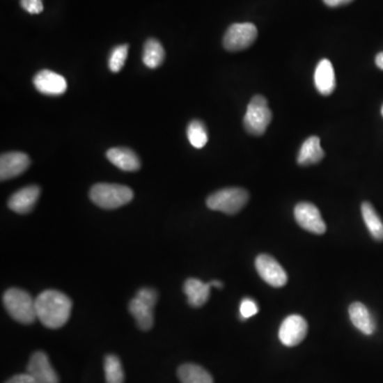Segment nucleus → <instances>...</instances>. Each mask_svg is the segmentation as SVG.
<instances>
[{
    "label": "nucleus",
    "mask_w": 383,
    "mask_h": 383,
    "mask_svg": "<svg viewBox=\"0 0 383 383\" xmlns=\"http://www.w3.org/2000/svg\"><path fill=\"white\" fill-rule=\"evenodd\" d=\"M27 373L38 383H59V377L50 364L47 354L36 352L32 354L28 363Z\"/></svg>",
    "instance_id": "obj_13"
},
{
    "label": "nucleus",
    "mask_w": 383,
    "mask_h": 383,
    "mask_svg": "<svg viewBox=\"0 0 383 383\" xmlns=\"http://www.w3.org/2000/svg\"><path fill=\"white\" fill-rule=\"evenodd\" d=\"M211 284L205 283L199 279L189 278L185 283V293L187 302L194 308L203 306L208 302L211 291Z\"/></svg>",
    "instance_id": "obj_18"
},
{
    "label": "nucleus",
    "mask_w": 383,
    "mask_h": 383,
    "mask_svg": "<svg viewBox=\"0 0 383 383\" xmlns=\"http://www.w3.org/2000/svg\"><path fill=\"white\" fill-rule=\"evenodd\" d=\"M325 153L320 146V140L318 136H310L304 141V144L300 147L298 153L297 162L302 166L316 164L320 162L324 158Z\"/></svg>",
    "instance_id": "obj_19"
},
{
    "label": "nucleus",
    "mask_w": 383,
    "mask_h": 383,
    "mask_svg": "<svg viewBox=\"0 0 383 383\" xmlns=\"http://www.w3.org/2000/svg\"><path fill=\"white\" fill-rule=\"evenodd\" d=\"M375 62H376V65L378 66L380 70H383V52L377 54Z\"/></svg>",
    "instance_id": "obj_30"
},
{
    "label": "nucleus",
    "mask_w": 383,
    "mask_h": 383,
    "mask_svg": "<svg viewBox=\"0 0 383 383\" xmlns=\"http://www.w3.org/2000/svg\"><path fill=\"white\" fill-rule=\"evenodd\" d=\"M308 324L302 316L292 314L282 322L279 329V338L288 347H294L306 338Z\"/></svg>",
    "instance_id": "obj_10"
},
{
    "label": "nucleus",
    "mask_w": 383,
    "mask_h": 383,
    "mask_svg": "<svg viewBox=\"0 0 383 383\" xmlns=\"http://www.w3.org/2000/svg\"><path fill=\"white\" fill-rule=\"evenodd\" d=\"M322 1L328 7L338 8L341 7V6L348 5V3H352L354 0H322Z\"/></svg>",
    "instance_id": "obj_29"
},
{
    "label": "nucleus",
    "mask_w": 383,
    "mask_h": 383,
    "mask_svg": "<svg viewBox=\"0 0 383 383\" xmlns=\"http://www.w3.org/2000/svg\"><path fill=\"white\" fill-rule=\"evenodd\" d=\"M256 269L260 277L273 288H282L288 282L286 272L272 256H258L256 259Z\"/></svg>",
    "instance_id": "obj_9"
},
{
    "label": "nucleus",
    "mask_w": 383,
    "mask_h": 383,
    "mask_svg": "<svg viewBox=\"0 0 383 383\" xmlns=\"http://www.w3.org/2000/svg\"><path fill=\"white\" fill-rule=\"evenodd\" d=\"M350 318L352 325L362 334L370 336L376 330V322L370 314V310L361 302H354L350 304Z\"/></svg>",
    "instance_id": "obj_17"
},
{
    "label": "nucleus",
    "mask_w": 383,
    "mask_h": 383,
    "mask_svg": "<svg viewBox=\"0 0 383 383\" xmlns=\"http://www.w3.org/2000/svg\"><path fill=\"white\" fill-rule=\"evenodd\" d=\"M90 198L102 209H118L132 201L133 192L126 185L98 183L91 189Z\"/></svg>",
    "instance_id": "obj_2"
},
{
    "label": "nucleus",
    "mask_w": 383,
    "mask_h": 383,
    "mask_svg": "<svg viewBox=\"0 0 383 383\" xmlns=\"http://www.w3.org/2000/svg\"><path fill=\"white\" fill-rule=\"evenodd\" d=\"M249 199V194L241 187H228L219 189L207 198V207L213 211L225 214L235 215L239 213Z\"/></svg>",
    "instance_id": "obj_4"
},
{
    "label": "nucleus",
    "mask_w": 383,
    "mask_h": 383,
    "mask_svg": "<svg viewBox=\"0 0 383 383\" xmlns=\"http://www.w3.org/2000/svg\"><path fill=\"white\" fill-rule=\"evenodd\" d=\"M158 300V293L153 289L144 288L136 293L129 304V310L140 329L147 331L153 326V309Z\"/></svg>",
    "instance_id": "obj_6"
},
{
    "label": "nucleus",
    "mask_w": 383,
    "mask_h": 383,
    "mask_svg": "<svg viewBox=\"0 0 383 383\" xmlns=\"http://www.w3.org/2000/svg\"><path fill=\"white\" fill-rule=\"evenodd\" d=\"M165 52L160 42L156 38L147 40L143 50V63L149 68H157L163 63Z\"/></svg>",
    "instance_id": "obj_22"
},
{
    "label": "nucleus",
    "mask_w": 383,
    "mask_h": 383,
    "mask_svg": "<svg viewBox=\"0 0 383 383\" xmlns=\"http://www.w3.org/2000/svg\"><path fill=\"white\" fill-rule=\"evenodd\" d=\"M210 284H211V286H217L219 289L223 288V283L221 281H217V280H213V281L210 282Z\"/></svg>",
    "instance_id": "obj_31"
},
{
    "label": "nucleus",
    "mask_w": 383,
    "mask_h": 383,
    "mask_svg": "<svg viewBox=\"0 0 383 383\" xmlns=\"http://www.w3.org/2000/svg\"><path fill=\"white\" fill-rule=\"evenodd\" d=\"M29 157L19 151L3 153L0 158V178L1 181L15 178L27 171L30 166Z\"/></svg>",
    "instance_id": "obj_11"
},
{
    "label": "nucleus",
    "mask_w": 383,
    "mask_h": 383,
    "mask_svg": "<svg viewBox=\"0 0 383 383\" xmlns=\"http://www.w3.org/2000/svg\"><path fill=\"white\" fill-rule=\"evenodd\" d=\"M129 46L127 44L115 47L111 52L109 58V68L111 72H118L126 63L127 56H128Z\"/></svg>",
    "instance_id": "obj_25"
},
{
    "label": "nucleus",
    "mask_w": 383,
    "mask_h": 383,
    "mask_svg": "<svg viewBox=\"0 0 383 383\" xmlns=\"http://www.w3.org/2000/svg\"><path fill=\"white\" fill-rule=\"evenodd\" d=\"M258 311H259V309H258V306L255 300L251 299V298H245V299L242 300L241 306H240V312H241L242 318H243L244 320L256 315Z\"/></svg>",
    "instance_id": "obj_26"
},
{
    "label": "nucleus",
    "mask_w": 383,
    "mask_h": 383,
    "mask_svg": "<svg viewBox=\"0 0 383 383\" xmlns=\"http://www.w3.org/2000/svg\"><path fill=\"white\" fill-rule=\"evenodd\" d=\"M40 194H41L40 187L28 185V187L15 192L10 197L8 205L13 212L18 213V214H27L33 210L34 205L38 203Z\"/></svg>",
    "instance_id": "obj_14"
},
{
    "label": "nucleus",
    "mask_w": 383,
    "mask_h": 383,
    "mask_svg": "<svg viewBox=\"0 0 383 383\" xmlns=\"http://www.w3.org/2000/svg\"><path fill=\"white\" fill-rule=\"evenodd\" d=\"M72 300L61 292L47 290L36 298V318L50 329L63 327L72 312Z\"/></svg>",
    "instance_id": "obj_1"
},
{
    "label": "nucleus",
    "mask_w": 383,
    "mask_h": 383,
    "mask_svg": "<svg viewBox=\"0 0 383 383\" xmlns=\"http://www.w3.org/2000/svg\"><path fill=\"white\" fill-rule=\"evenodd\" d=\"M6 310L16 322L30 325L36 320V299L21 289H10L3 295Z\"/></svg>",
    "instance_id": "obj_3"
},
{
    "label": "nucleus",
    "mask_w": 383,
    "mask_h": 383,
    "mask_svg": "<svg viewBox=\"0 0 383 383\" xmlns=\"http://www.w3.org/2000/svg\"><path fill=\"white\" fill-rule=\"evenodd\" d=\"M272 122V111L268 108L267 100L257 95L248 104L244 116V127L249 134L263 136Z\"/></svg>",
    "instance_id": "obj_5"
},
{
    "label": "nucleus",
    "mask_w": 383,
    "mask_h": 383,
    "mask_svg": "<svg viewBox=\"0 0 383 383\" xmlns=\"http://www.w3.org/2000/svg\"><path fill=\"white\" fill-rule=\"evenodd\" d=\"M6 383H38L36 379L28 374L16 375V376L12 377Z\"/></svg>",
    "instance_id": "obj_28"
},
{
    "label": "nucleus",
    "mask_w": 383,
    "mask_h": 383,
    "mask_svg": "<svg viewBox=\"0 0 383 383\" xmlns=\"http://www.w3.org/2000/svg\"><path fill=\"white\" fill-rule=\"evenodd\" d=\"M294 217L302 229L314 235H324L326 233V224L322 219L320 210L313 203H298L294 210Z\"/></svg>",
    "instance_id": "obj_8"
},
{
    "label": "nucleus",
    "mask_w": 383,
    "mask_h": 383,
    "mask_svg": "<svg viewBox=\"0 0 383 383\" xmlns=\"http://www.w3.org/2000/svg\"><path fill=\"white\" fill-rule=\"evenodd\" d=\"M21 6L30 14H40L43 12V0H21Z\"/></svg>",
    "instance_id": "obj_27"
},
{
    "label": "nucleus",
    "mask_w": 383,
    "mask_h": 383,
    "mask_svg": "<svg viewBox=\"0 0 383 383\" xmlns=\"http://www.w3.org/2000/svg\"><path fill=\"white\" fill-rule=\"evenodd\" d=\"M104 375L107 383H124L125 374L120 359L109 354L104 359Z\"/></svg>",
    "instance_id": "obj_23"
},
{
    "label": "nucleus",
    "mask_w": 383,
    "mask_h": 383,
    "mask_svg": "<svg viewBox=\"0 0 383 383\" xmlns=\"http://www.w3.org/2000/svg\"><path fill=\"white\" fill-rule=\"evenodd\" d=\"M316 90L324 96H329L336 88V74L329 60L324 59L316 66L314 74Z\"/></svg>",
    "instance_id": "obj_16"
},
{
    "label": "nucleus",
    "mask_w": 383,
    "mask_h": 383,
    "mask_svg": "<svg viewBox=\"0 0 383 383\" xmlns=\"http://www.w3.org/2000/svg\"><path fill=\"white\" fill-rule=\"evenodd\" d=\"M381 114H382V116H383V106H382V109H381Z\"/></svg>",
    "instance_id": "obj_32"
},
{
    "label": "nucleus",
    "mask_w": 383,
    "mask_h": 383,
    "mask_svg": "<svg viewBox=\"0 0 383 383\" xmlns=\"http://www.w3.org/2000/svg\"><path fill=\"white\" fill-rule=\"evenodd\" d=\"M361 212H362L363 219H364V223H366L370 235L376 241L382 242L383 223L372 203H363L361 205Z\"/></svg>",
    "instance_id": "obj_20"
},
{
    "label": "nucleus",
    "mask_w": 383,
    "mask_h": 383,
    "mask_svg": "<svg viewBox=\"0 0 383 383\" xmlns=\"http://www.w3.org/2000/svg\"><path fill=\"white\" fill-rule=\"evenodd\" d=\"M107 158L112 164L124 171H136L141 167L138 155L126 147L109 149L107 151Z\"/></svg>",
    "instance_id": "obj_15"
},
{
    "label": "nucleus",
    "mask_w": 383,
    "mask_h": 383,
    "mask_svg": "<svg viewBox=\"0 0 383 383\" xmlns=\"http://www.w3.org/2000/svg\"><path fill=\"white\" fill-rule=\"evenodd\" d=\"M258 29L253 24H233L224 36V47L228 52H242L251 47L257 40Z\"/></svg>",
    "instance_id": "obj_7"
},
{
    "label": "nucleus",
    "mask_w": 383,
    "mask_h": 383,
    "mask_svg": "<svg viewBox=\"0 0 383 383\" xmlns=\"http://www.w3.org/2000/svg\"><path fill=\"white\" fill-rule=\"evenodd\" d=\"M33 84L38 92L48 96H59L68 90V82L61 75L43 70L34 76Z\"/></svg>",
    "instance_id": "obj_12"
},
{
    "label": "nucleus",
    "mask_w": 383,
    "mask_h": 383,
    "mask_svg": "<svg viewBox=\"0 0 383 383\" xmlns=\"http://www.w3.org/2000/svg\"><path fill=\"white\" fill-rule=\"evenodd\" d=\"M181 383H213V378L205 368L196 364H183L178 368Z\"/></svg>",
    "instance_id": "obj_21"
},
{
    "label": "nucleus",
    "mask_w": 383,
    "mask_h": 383,
    "mask_svg": "<svg viewBox=\"0 0 383 383\" xmlns=\"http://www.w3.org/2000/svg\"><path fill=\"white\" fill-rule=\"evenodd\" d=\"M187 134L192 146L197 149L205 147L209 140L207 128L201 120H192L187 126Z\"/></svg>",
    "instance_id": "obj_24"
}]
</instances>
